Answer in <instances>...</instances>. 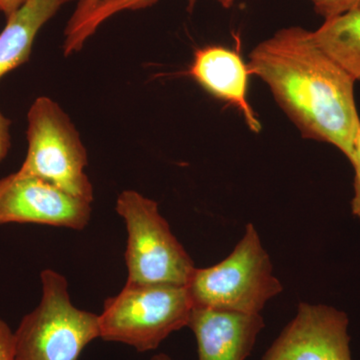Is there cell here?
<instances>
[{
    "mask_svg": "<svg viewBox=\"0 0 360 360\" xmlns=\"http://www.w3.org/2000/svg\"><path fill=\"white\" fill-rule=\"evenodd\" d=\"M248 65L303 136L352 158L360 129L355 80L315 44L311 32L279 30L252 49Z\"/></svg>",
    "mask_w": 360,
    "mask_h": 360,
    "instance_id": "cell-1",
    "label": "cell"
},
{
    "mask_svg": "<svg viewBox=\"0 0 360 360\" xmlns=\"http://www.w3.org/2000/svg\"><path fill=\"white\" fill-rule=\"evenodd\" d=\"M186 288L193 307L260 314L283 284L272 272L257 229L248 224L231 255L212 266L195 267Z\"/></svg>",
    "mask_w": 360,
    "mask_h": 360,
    "instance_id": "cell-2",
    "label": "cell"
},
{
    "mask_svg": "<svg viewBox=\"0 0 360 360\" xmlns=\"http://www.w3.org/2000/svg\"><path fill=\"white\" fill-rule=\"evenodd\" d=\"M40 281L39 304L14 331L16 360H78L101 338L99 315L72 304L68 281L59 272L45 269Z\"/></svg>",
    "mask_w": 360,
    "mask_h": 360,
    "instance_id": "cell-3",
    "label": "cell"
},
{
    "mask_svg": "<svg viewBox=\"0 0 360 360\" xmlns=\"http://www.w3.org/2000/svg\"><path fill=\"white\" fill-rule=\"evenodd\" d=\"M115 208L127 226V284L186 286L195 266L160 214L158 202L137 191H124Z\"/></svg>",
    "mask_w": 360,
    "mask_h": 360,
    "instance_id": "cell-4",
    "label": "cell"
},
{
    "mask_svg": "<svg viewBox=\"0 0 360 360\" xmlns=\"http://www.w3.org/2000/svg\"><path fill=\"white\" fill-rule=\"evenodd\" d=\"M193 309L186 286L125 284L104 302L99 314L101 338L124 343L139 352H150L188 326Z\"/></svg>",
    "mask_w": 360,
    "mask_h": 360,
    "instance_id": "cell-5",
    "label": "cell"
},
{
    "mask_svg": "<svg viewBox=\"0 0 360 360\" xmlns=\"http://www.w3.org/2000/svg\"><path fill=\"white\" fill-rule=\"evenodd\" d=\"M27 122V153L18 172L92 202L94 186L84 172L86 148L70 116L56 101L40 96L28 110Z\"/></svg>",
    "mask_w": 360,
    "mask_h": 360,
    "instance_id": "cell-6",
    "label": "cell"
},
{
    "mask_svg": "<svg viewBox=\"0 0 360 360\" xmlns=\"http://www.w3.org/2000/svg\"><path fill=\"white\" fill-rule=\"evenodd\" d=\"M90 215L91 202L39 177L16 172L0 179V225L34 224L82 231Z\"/></svg>",
    "mask_w": 360,
    "mask_h": 360,
    "instance_id": "cell-7",
    "label": "cell"
},
{
    "mask_svg": "<svg viewBox=\"0 0 360 360\" xmlns=\"http://www.w3.org/2000/svg\"><path fill=\"white\" fill-rule=\"evenodd\" d=\"M348 323L335 307L300 303L262 360H352Z\"/></svg>",
    "mask_w": 360,
    "mask_h": 360,
    "instance_id": "cell-8",
    "label": "cell"
},
{
    "mask_svg": "<svg viewBox=\"0 0 360 360\" xmlns=\"http://www.w3.org/2000/svg\"><path fill=\"white\" fill-rule=\"evenodd\" d=\"M187 326L195 335L198 360H245L264 321L260 314L193 307Z\"/></svg>",
    "mask_w": 360,
    "mask_h": 360,
    "instance_id": "cell-9",
    "label": "cell"
},
{
    "mask_svg": "<svg viewBox=\"0 0 360 360\" xmlns=\"http://www.w3.org/2000/svg\"><path fill=\"white\" fill-rule=\"evenodd\" d=\"M188 73L208 94L236 108L252 131H259L262 124L248 98L250 70L238 52L219 45L198 49Z\"/></svg>",
    "mask_w": 360,
    "mask_h": 360,
    "instance_id": "cell-10",
    "label": "cell"
},
{
    "mask_svg": "<svg viewBox=\"0 0 360 360\" xmlns=\"http://www.w3.org/2000/svg\"><path fill=\"white\" fill-rule=\"evenodd\" d=\"M70 0H26L6 18L0 33V79L20 65L32 53L33 42L45 23Z\"/></svg>",
    "mask_w": 360,
    "mask_h": 360,
    "instance_id": "cell-11",
    "label": "cell"
},
{
    "mask_svg": "<svg viewBox=\"0 0 360 360\" xmlns=\"http://www.w3.org/2000/svg\"><path fill=\"white\" fill-rule=\"evenodd\" d=\"M312 32L315 44L355 82L360 80V11L324 20Z\"/></svg>",
    "mask_w": 360,
    "mask_h": 360,
    "instance_id": "cell-12",
    "label": "cell"
},
{
    "mask_svg": "<svg viewBox=\"0 0 360 360\" xmlns=\"http://www.w3.org/2000/svg\"><path fill=\"white\" fill-rule=\"evenodd\" d=\"M158 0H97L82 9L80 25L85 32L96 33L99 26L115 14L127 11H137L153 6ZM236 0H219L224 8H229Z\"/></svg>",
    "mask_w": 360,
    "mask_h": 360,
    "instance_id": "cell-13",
    "label": "cell"
},
{
    "mask_svg": "<svg viewBox=\"0 0 360 360\" xmlns=\"http://www.w3.org/2000/svg\"><path fill=\"white\" fill-rule=\"evenodd\" d=\"M315 13L324 20L338 18L350 11H360V0H309Z\"/></svg>",
    "mask_w": 360,
    "mask_h": 360,
    "instance_id": "cell-14",
    "label": "cell"
},
{
    "mask_svg": "<svg viewBox=\"0 0 360 360\" xmlns=\"http://www.w3.org/2000/svg\"><path fill=\"white\" fill-rule=\"evenodd\" d=\"M354 170V194L352 200V212L355 217L360 219V129L355 139L352 158L348 160Z\"/></svg>",
    "mask_w": 360,
    "mask_h": 360,
    "instance_id": "cell-15",
    "label": "cell"
},
{
    "mask_svg": "<svg viewBox=\"0 0 360 360\" xmlns=\"http://www.w3.org/2000/svg\"><path fill=\"white\" fill-rule=\"evenodd\" d=\"M0 360H16L14 333L0 317Z\"/></svg>",
    "mask_w": 360,
    "mask_h": 360,
    "instance_id": "cell-16",
    "label": "cell"
},
{
    "mask_svg": "<svg viewBox=\"0 0 360 360\" xmlns=\"http://www.w3.org/2000/svg\"><path fill=\"white\" fill-rule=\"evenodd\" d=\"M11 122L0 112V161L6 158L11 146Z\"/></svg>",
    "mask_w": 360,
    "mask_h": 360,
    "instance_id": "cell-17",
    "label": "cell"
},
{
    "mask_svg": "<svg viewBox=\"0 0 360 360\" xmlns=\"http://www.w3.org/2000/svg\"><path fill=\"white\" fill-rule=\"evenodd\" d=\"M26 0H0V11L4 13L6 18L13 14L16 9L20 8Z\"/></svg>",
    "mask_w": 360,
    "mask_h": 360,
    "instance_id": "cell-18",
    "label": "cell"
},
{
    "mask_svg": "<svg viewBox=\"0 0 360 360\" xmlns=\"http://www.w3.org/2000/svg\"><path fill=\"white\" fill-rule=\"evenodd\" d=\"M151 360H172V359H170V357L168 356L167 354H160L155 355V356H153V359H151Z\"/></svg>",
    "mask_w": 360,
    "mask_h": 360,
    "instance_id": "cell-19",
    "label": "cell"
},
{
    "mask_svg": "<svg viewBox=\"0 0 360 360\" xmlns=\"http://www.w3.org/2000/svg\"><path fill=\"white\" fill-rule=\"evenodd\" d=\"M94 1H97V0H79V1H78V4H90V2H94Z\"/></svg>",
    "mask_w": 360,
    "mask_h": 360,
    "instance_id": "cell-20",
    "label": "cell"
}]
</instances>
